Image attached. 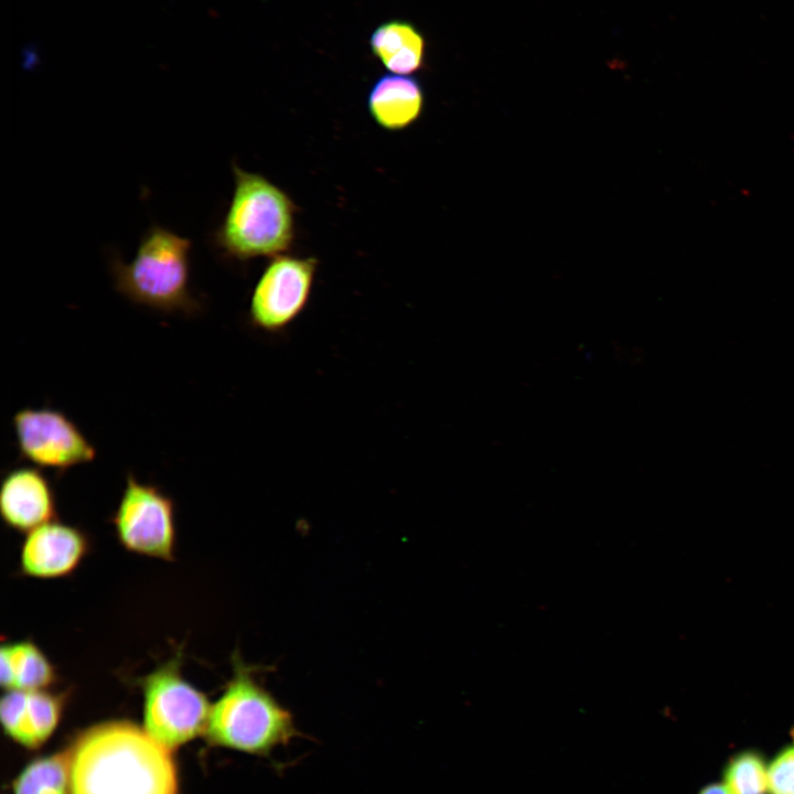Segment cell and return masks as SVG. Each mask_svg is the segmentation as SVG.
Masks as SVG:
<instances>
[{
    "mask_svg": "<svg viewBox=\"0 0 794 794\" xmlns=\"http://www.w3.org/2000/svg\"><path fill=\"white\" fill-rule=\"evenodd\" d=\"M234 192L228 210L214 233L221 253L237 261L276 257L296 239L298 207L266 176L233 164Z\"/></svg>",
    "mask_w": 794,
    "mask_h": 794,
    "instance_id": "2",
    "label": "cell"
},
{
    "mask_svg": "<svg viewBox=\"0 0 794 794\" xmlns=\"http://www.w3.org/2000/svg\"><path fill=\"white\" fill-rule=\"evenodd\" d=\"M191 247L186 237L151 226L130 262L111 258L115 289L131 302L165 314L200 313L203 305L190 288Z\"/></svg>",
    "mask_w": 794,
    "mask_h": 794,
    "instance_id": "4",
    "label": "cell"
},
{
    "mask_svg": "<svg viewBox=\"0 0 794 794\" xmlns=\"http://www.w3.org/2000/svg\"><path fill=\"white\" fill-rule=\"evenodd\" d=\"M316 268L315 257H272L251 292L249 324L268 334L288 329L309 303Z\"/></svg>",
    "mask_w": 794,
    "mask_h": 794,
    "instance_id": "7",
    "label": "cell"
},
{
    "mask_svg": "<svg viewBox=\"0 0 794 794\" xmlns=\"http://www.w3.org/2000/svg\"><path fill=\"white\" fill-rule=\"evenodd\" d=\"M698 794H734L723 782L709 784L701 788Z\"/></svg>",
    "mask_w": 794,
    "mask_h": 794,
    "instance_id": "18",
    "label": "cell"
},
{
    "mask_svg": "<svg viewBox=\"0 0 794 794\" xmlns=\"http://www.w3.org/2000/svg\"><path fill=\"white\" fill-rule=\"evenodd\" d=\"M366 105L376 125L387 131H400L420 118L425 92L414 76L385 74L371 87Z\"/></svg>",
    "mask_w": 794,
    "mask_h": 794,
    "instance_id": "12",
    "label": "cell"
},
{
    "mask_svg": "<svg viewBox=\"0 0 794 794\" xmlns=\"http://www.w3.org/2000/svg\"><path fill=\"white\" fill-rule=\"evenodd\" d=\"M13 794H69L68 752L28 764L13 783Z\"/></svg>",
    "mask_w": 794,
    "mask_h": 794,
    "instance_id": "15",
    "label": "cell"
},
{
    "mask_svg": "<svg viewBox=\"0 0 794 794\" xmlns=\"http://www.w3.org/2000/svg\"><path fill=\"white\" fill-rule=\"evenodd\" d=\"M181 653L139 679L142 690L143 729L167 749L204 734L211 705L204 693L181 670Z\"/></svg>",
    "mask_w": 794,
    "mask_h": 794,
    "instance_id": "5",
    "label": "cell"
},
{
    "mask_svg": "<svg viewBox=\"0 0 794 794\" xmlns=\"http://www.w3.org/2000/svg\"><path fill=\"white\" fill-rule=\"evenodd\" d=\"M62 695L49 689H9L0 702L3 731L17 743L35 749L55 731L63 710Z\"/></svg>",
    "mask_w": 794,
    "mask_h": 794,
    "instance_id": "11",
    "label": "cell"
},
{
    "mask_svg": "<svg viewBox=\"0 0 794 794\" xmlns=\"http://www.w3.org/2000/svg\"><path fill=\"white\" fill-rule=\"evenodd\" d=\"M12 425L20 458L57 475L73 466L89 463L96 449L63 411L51 407L22 408Z\"/></svg>",
    "mask_w": 794,
    "mask_h": 794,
    "instance_id": "8",
    "label": "cell"
},
{
    "mask_svg": "<svg viewBox=\"0 0 794 794\" xmlns=\"http://www.w3.org/2000/svg\"><path fill=\"white\" fill-rule=\"evenodd\" d=\"M0 515L9 528L25 534L55 519V493L39 468H14L3 476Z\"/></svg>",
    "mask_w": 794,
    "mask_h": 794,
    "instance_id": "10",
    "label": "cell"
},
{
    "mask_svg": "<svg viewBox=\"0 0 794 794\" xmlns=\"http://www.w3.org/2000/svg\"><path fill=\"white\" fill-rule=\"evenodd\" d=\"M232 662L233 675L211 705L204 736L211 745L267 757L299 734L292 715L239 654Z\"/></svg>",
    "mask_w": 794,
    "mask_h": 794,
    "instance_id": "3",
    "label": "cell"
},
{
    "mask_svg": "<svg viewBox=\"0 0 794 794\" xmlns=\"http://www.w3.org/2000/svg\"><path fill=\"white\" fill-rule=\"evenodd\" d=\"M369 46L393 74L412 75L423 68L426 40L410 21L393 19L380 23L371 34Z\"/></svg>",
    "mask_w": 794,
    "mask_h": 794,
    "instance_id": "13",
    "label": "cell"
},
{
    "mask_svg": "<svg viewBox=\"0 0 794 794\" xmlns=\"http://www.w3.org/2000/svg\"><path fill=\"white\" fill-rule=\"evenodd\" d=\"M723 783L734 794H769V764L759 752L742 751L726 765Z\"/></svg>",
    "mask_w": 794,
    "mask_h": 794,
    "instance_id": "16",
    "label": "cell"
},
{
    "mask_svg": "<svg viewBox=\"0 0 794 794\" xmlns=\"http://www.w3.org/2000/svg\"><path fill=\"white\" fill-rule=\"evenodd\" d=\"M769 794H794V744L782 749L769 763Z\"/></svg>",
    "mask_w": 794,
    "mask_h": 794,
    "instance_id": "17",
    "label": "cell"
},
{
    "mask_svg": "<svg viewBox=\"0 0 794 794\" xmlns=\"http://www.w3.org/2000/svg\"><path fill=\"white\" fill-rule=\"evenodd\" d=\"M0 658V683L6 690L49 689L56 680L54 666L31 641L2 644Z\"/></svg>",
    "mask_w": 794,
    "mask_h": 794,
    "instance_id": "14",
    "label": "cell"
},
{
    "mask_svg": "<svg viewBox=\"0 0 794 794\" xmlns=\"http://www.w3.org/2000/svg\"><path fill=\"white\" fill-rule=\"evenodd\" d=\"M87 551L84 532L53 519L26 533L20 550V569L36 579L63 578L77 569Z\"/></svg>",
    "mask_w": 794,
    "mask_h": 794,
    "instance_id": "9",
    "label": "cell"
},
{
    "mask_svg": "<svg viewBox=\"0 0 794 794\" xmlns=\"http://www.w3.org/2000/svg\"><path fill=\"white\" fill-rule=\"evenodd\" d=\"M111 522L125 549L160 560L174 559L175 506L160 487L128 472Z\"/></svg>",
    "mask_w": 794,
    "mask_h": 794,
    "instance_id": "6",
    "label": "cell"
},
{
    "mask_svg": "<svg viewBox=\"0 0 794 794\" xmlns=\"http://www.w3.org/2000/svg\"><path fill=\"white\" fill-rule=\"evenodd\" d=\"M67 752L69 794H178L172 751L130 721L94 725Z\"/></svg>",
    "mask_w": 794,
    "mask_h": 794,
    "instance_id": "1",
    "label": "cell"
}]
</instances>
